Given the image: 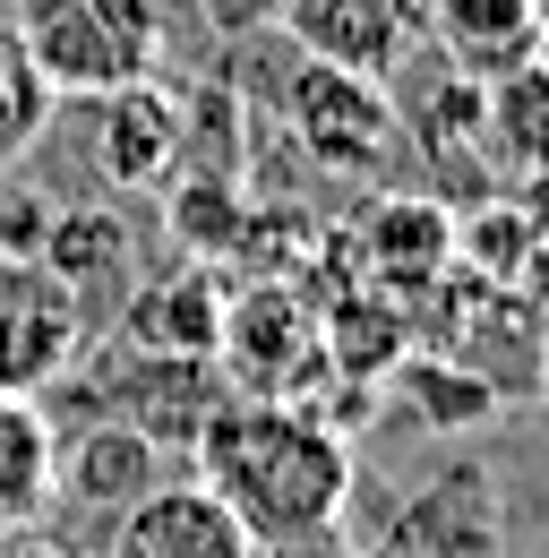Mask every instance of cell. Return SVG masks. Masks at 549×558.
I'll list each match as a JSON object with an SVG mask.
<instances>
[{
  "instance_id": "cell-1",
  "label": "cell",
  "mask_w": 549,
  "mask_h": 558,
  "mask_svg": "<svg viewBox=\"0 0 549 558\" xmlns=\"http://www.w3.org/2000/svg\"><path fill=\"white\" fill-rule=\"evenodd\" d=\"M198 482L249 524L258 550L335 533L352 507V438L301 396H223L198 429Z\"/></svg>"
},
{
  "instance_id": "cell-2",
  "label": "cell",
  "mask_w": 549,
  "mask_h": 558,
  "mask_svg": "<svg viewBox=\"0 0 549 558\" xmlns=\"http://www.w3.org/2000/svg\"><path fill=\"white\" fill-rule=\"evenodd\" d=\"M17 61L52 95H112L163 61V9L155 0H26L17 9Z\"/></svg>"
},
{
  "instance_id": "cell-3",
  "label": "cell",
  "mask_w": 549,
  "mask_h": 558,
  "mask_svg": "<svg viewBox=\"0 0 549 558\" xmlns=\"http://www.w3.org/2000/svg\"><path fill=\"white\" fill-rule=\"evenodd\" d=\"M283 121H292V138L318 172H378L404 138V112H395L387 77L335 70V61H309V52L283 86Z\"/></svg>"
},
{
  "instance_id": "cell-4",
  "label": "cell",
  "mask_w": 549,
  "mask_h": 558,
  "mask_svg": "<svg viewBox=\"0 0 549 558\" xmlns=\"http://www.w3.org/2000/svg\"><path fill=\"white\" fill-rule=\"evenodd\" d=\"M86 301L35 250H0V396H52L86 352Z\"/></svg>"
},
{
  "instance_id": "cell-5",
  "label": "cell",
  "mask_w": 549,
  "mask_h": 558,
  "mask_svg": "<svg viewBox=\"0 0 549 558\" xmlns=\"http://www.w3.org/2000/svg\"><path fill=\"white\" fill-rule=\"evenodd\" d=\"M155 482H163V447H155L137 421L103 413V404H95L86 421H61V473H52V507H61V515L112 533V515L137 507Z\"/></svg>"
},
{
  "instance_id": "cell-6",
  "label": "cell",
  "mask_w": 549,
  "mask_h": 558,
  "mask_svg": "<svg viewBox=\"0 0 549 558\" xmlns=\"http://www.w3.org/2000/svg\"><path fill=\"white\" fill-rule=\"evenodd\" d=\"M352 267L378 301H429L438 283L455 276V215L438 198H378L352 232Z\"/></svg>"
},
{
  "instance_id": "cell-7",
  "label": "cell",
  "mask_w": 549,
  "mask_h": 558,
  "mask_svg": "<svg viewBox=\"0 0 549 558\" xmlns=\"http://www.w3.org/2000/svg\"><path fill=\"white\" fill-rule=\"evenodd\" d=\"M103 558H267L249 542V524L190 473V482H155L137 507L112 515Z\"/></svg>"
},
{
  "instance_id": "cell-8",
  "label": "cell",
  "mask_w": 549,
  "mask_h": 558,
  "mask_svg": "<svg viewBox=\"0 0 549 558\" xmlns=\"http://www.w3.org/2000/svg\"><path fill=\"white\" fill-rule=\"evenodd\" d=\"M95 104V181L112 190H163L172 163L190 155V112L172 86L155 77H130L112 95H86Z\"/></svg>"
},
{
  "instance_id": "cell-9",
  "label": "cell",
  "mask_w": 549,
  "mask_h": 558,
  "mask_svg": "<svg viewBox=\"0 0 549 558\" xmlns=\"http://www.w3.org/2000/svg\"><path fill=\"white\" fill-rule=\"evenodd\" d=\"M232 352V369H241V396H301V378L309 369H327V336H318V310L309 301H292V292H241V301H223V344Z\"/></svg>"
},
{
  "instance_id": "cell-10",
  "label": "cell",
  "mask_w": 549,
  "mask_h": 558,
  "mask_svg": "<svg viewBox=\"0 0 549 558\" xmlns=\"http://www.w3.org/2000/svg\"><path fill=\"white\" fill-rule=\"evenodd\" d=\"M292 35V52L335 61L361 77H395L420 44V0H283L274 17Z\"/></svg>"
},
{
  "instance_id": "cell-11",
  "label": "cell",
  "mask_w": 549,
  "mask_h": 558,
  "mask_svg": "<svg viewBox=\"0 0 549 558\" xmlns=\"http://www.w3.org/2000/svg\"><path fill=\"white\" fill-rule=\"evenodd\" d=\"M378 558H489L498 550V489L473 464H447L438 482H420L387 515V533L369 542Z\"/></svg>"
},
{
  "instance_id": "cell-12",
  "label": "cell",
  "mask_w": 549,
  "mask_h": 558,
  "mask_svg": "<svg viewBox=\"0 0 549 558\" xmlns=\"http://www.w3.org/2000/svg\"><path fill=\"white\" fill-rule=\"evenodd\" d=\"M420 35L438 44V61L455 77H489L524 70L541 52V26H533V0H420Z\"/></svg>"
},
{
  "instance_id": "cell-13",
  "label": "cell",
  "mask_w": 549,
  "mask_h": 558,
  "mask_svg": "<svg viewBox=\"0 0 549 558\" xmlns=\"http://www.w3.org/2000/svg\"><path fill=\"white\" fill-rule=\"evenodd\" d=\"M121 344L130 352H215L223 344V283L206 267H172L121 292Z\"/></svg>"
},
{
  "instance_id": "cell-14",
  "label": "cell",
  "mask_w": 549,
  "mask_h": 558,
  "mask_svg": "<svg viewBox=\"0 0 549 558\" xmlns=\"http://www.w3.org/2000/svg\"><path fill=\"white\" fill-rule=\"evenodd\" d=\"M61 473V421L44 396H0V533H26L52 515Z\"/></svg>"
},
{
  "instance_id": "cell-15",
  "label": "cell",
  "mask_w": 549,
  "mask_h": 558,
  "mask_svg": "<svg viewBox=\"0 0 549 558\" xmlns=\"http://www.w3.org/2000/svg\"><path fill=\"white\" fill-rule=\"evenodd\" d=\"M130 232H137V223L121 207H61L52 223H44V250H35V258H44L77 301L103 292V267H112V283L130 292V250H137Z\"/></svg>"
},
{
  "instance_id": "cell-16",
  "label": "cell",
  "mask_w": 549,
  "mask_h": 558,
  "mask_svg": "<svg viewBox=\"0 0 549 558\" xmlns=\"http://www.w3.org/2000/svg\"><path fill=\"white\" fill-rule=\"evenodd\" d=\"M480 146L515 172H549V52L480 86Z\"/></svg>"
},
{
  "instance_id": "cell-17",
  "label": "cell",
  "mask_w": 549,
  "mask_h": 558,
  "mask_svg": "<svg viewBox=\"0 0 549 558\" xmlns=\"http://www.w3.org/2000/svg\"><path fill=\"white\" fill-rule=\"evenodd\" d=\"M533 207H473L464 223H455V267L480 283H524V267H533Z\"/></svg>"
},
{
  "instance_id": "cell-18",
  "label": "cell",
  "mask_w": 549,
  "mask_h": 558,
  "mask_svg": "<svg viewBox=\"0 0 549 558\" xmlns=\"http://www.w3.org/2000/svg\"><path fill=\"white\" fill-rule=\"evenodd\" d=\"M395 378H404V404L429 429H473L489 404H498V387L480 378V369H464V361H395Z\"/></svg>"
},
{
  "instance_id": "cell-19",
  "label": "cell",
  "mask_w": 549,
  "mask_h": 558,
  "mask_svg": "<svg viewBox=\"0 0 549 558\" xmlns=\"http://www.w3.org/2000/svg\"><path fill=\"white\" fill-rule=\"evenodd\" d=\"M52 104H61V95H52V86H44V77L26 70V61H17V52H9V61H0V163H17V155H26V146L44 138V121H52Z\"/></svg>"
},
{
  "instance_id": "cell-20",
  "label": "cell",
  "mask_w": 549,
  "mask_h": 558,
  "mask_svg": "<svg viewBox=\"0 0 549 558\" xmlns=\"http://www.w3.org/2000/svg\"><path fill=\"white\" fill-rule=\"evenodd\" d=\"M172 232H190V250H223L241 232V198L223 181H181L172 190Z\"/></svg>"
},
{
  "instance_id": "cell-21",
  "label": "cell",
  "mask_w": 549,
  "mask_h": 558,
  "mask_svg": "<svg viewBox=\"0 0 549 558\" xmlns=\"http://www.w3.org/2000/svg\"><path fill=\"white\" fill-rule=\"evenodd\" d=\"M198 9H206V26H215V35H258V26L283 17V0H198Z\"/></svg>"
},
{
  "instance_id": "cell-22",
  "label": "cell",
  "mask_w": 549,
  "mask_h": 558,
  "mask_svg": "<svg viewBox=\"0 0 549 558\" xmlns=\"http://www.w3.org/2000/svg\"><path fill=\"white\" fill-rule=\"evenodd\" d=\"M0 558H103V550H86V542H69V533H17Z\"/></svg>"
},
{
  "instance_id": "cell-23",
  "label": "cell",
  "mask_w": 549,
  "mask_h": 558,
  "mask_svg": "<svg viewBox=\"0 0 549 558\" xmlns=\"http://www.w3.org/2000/svg\"><path fill=\"white\" fill-rule=\"evenodd\" d=\"M267 558H378V550L343 542V524H335V533H309V542H292V550H267Z\"/></svg>"
},
{
  "instance_id": "cell-24",
  "label": "cell",
  "mask_w": 549,
  "mask_h": 558,
  "mask_svg": "<svg viewBox=\"0 0 549 558\" xmlns=\"http://www.w3.org/2000/svg\"><path fill=\"white\" fill-rule=\"evenodd\" d=\"M533 396H541V404H549V327H541V336H533Z\"/></svg>"
},
{
  "instance_id": "cell-25",
  "label": "cell",
  "mask_w": 549,
  "mask_h": 558,
  "mask_svg": "<svg viewBox=\"0 0 549 558\" xmlns=\"http://www.w3.org/2000/svg\"><path fill=\"white\" fill-rule=\"evenodd\" d=\"M533 26H541V52H549V0H533Z\"/></svg>"
},
{
  "instance_id": "cell-26",
  "label": "cell",
  "mask_w": 549,
  "mask_h": 558,
  "mask_svg": "<svg viewBox=\"0 0 549 558\" xmlns=\"http://www.w3.org/2000/svg\"><path fill=\"white\" fill-rule=\"evenodd\" d=\"M17 9H26V0H0V17H17Z\"/></svg>"
}]
</instances>
